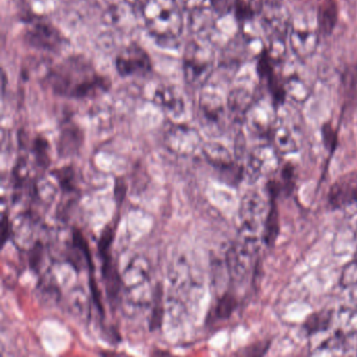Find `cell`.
Masks as SVG:
<instances>
[{"label":"cell","instance_id":"cell-2","mask_svg":"<svg viewBox=\"0 0 357 357\" xmlns=\"http://www.w3.org/2000/svg\"><path fill=\"white\" fill-rule=\"evenodd\" d=\"M143 16L148 31L156 38L174 39L183 31V15L174 0H150Z\"/></svg>","mask_w":357,"mask_h":357},{"label":"cell","instance_id":"cell-23","mask_svg":"<svg viewBox=\"0 0 357 357\" xmlns=\"http://www.w3.org/2000/svg\"><path fill=\"white\" fill-rule=\"evenodd\" d=\"M238 302L233 294H223L214 309L215 319H227L233 314L235 309L237 308Z\"/></svg>","mask_w":357,"mask_h":357},{"label":"cell","instance_id":"cell-7","mask_svg":"<svg viewBox=\"0 0 357 357\" xmlns=\"http://www.w3.org/2000/svg\"><path fill=\"white\" fill-rule=\"evenodd\" d=\"M116 70L123 77L145 76L151 72L152 64L148 54L139 45H129L116 60Z\"/></svg>","mask_w":357,"mask_h":357},{"label":"cell","instance_id":"cell-5","mask_svg":"<svg viewBox=\"0 0 357 357\" xmlns=\"http://www.w3.org/2000/svg\"><path fill=\"white\" fill-rule=\"evenodd\" d=\"M199 122L202 128L211 135H218L225 127V108L220 96L212 91H204L200 96Z\"/></svg>","mask_w":357,"mask_h":357},{"label":"cell","instance_id":"cell-10","mask_svg":"<svg viewBox=\"0 0 357 357\" xmlns=\"http://www.w3.org/2000/svg\"><path fill=\"white\" fill-rule=\"evenodd\" d=\"M328 200L334 208H344L357 202L356 173H350L335 181L330 188Z\"/></svg>","mask_w":357,"mask_h":357},{"label":"cell","instance_id":"cell-20","mask_svg":"<svg viewBox=\"0 0 357 357\" xmlns=\"http://www.w3.org/2000/svg\"><path fill=\"white\" fill-rule=\"evenodd\" d=\"M332 311L330 310H321L317 312L312 313L307 317L305 321L304 327L305 331L307 334L317 333V332L325 331L329 328L331 324Z\"/></svg>","mask_w":357,"mask_h":357},{"label":"cell","instance_id":"cell-24","mask_svg":"<svg viewBox=\"0 0 357 357\" xmlns=\"http://www.w3.org/2000/svg\"><path fill=\"white\" fill-rule=\"evenodd\" d=\"M33 154H34L35 162L40 168L45 169L51 162L50 158V145L49 142L43 137H38L33 142L32 148Z\"/></svg>","mask_w":357,"mask_h":357},{"label":"cell","instance_id":"cell-22","mask_svg":"<svg viewBox=\"0 0 357 357\" xmlns=\"http://www.w3.org/2000/svg\"><path fill=\"white\" fill-rule=\"evenodd\" d=\"M227 106L229 109L237 116L244 114L250 106V96L248 91L242 89H234L229 93Z\"/></svg>","mask_w":357,"mask_h":357},{"label":"cell","instance_id":"cell-6","mask_svg":"<svg viewBox=\"0 0 357 357\" xmlns=\"http://www.w3.org/2000/svg\"><path fill=\"white\" fill-rule=\"evenodd\" d=\"M202 152L206 162L219 171L223 181L236 183L241 179L243 169L231 160V154L225 146L210 142L202 145Z\"/></svg>","mask_w":357,"mask_h":357},{"label":"cell","instance_id":"cell-11","mask_svg":"<svg viewBox=\"0 0 357 357\" xmlns=\"http://www.w3.org/2000/svg\"><path fill=\"white\" fill-rule=\"evenodd\" d=\"M123 289L150 283V265L147 259L137 256L131 259L122 275Z\"/></svg>","mask_w":357,"mask_h":357},{"label":"cell","instance_id":"cell-33","mask_svg":"<svg viewBox=\"0 0 357 357\" xmlns=\"http://www.w3.org/2000/svg\"><path fill=\"white\" fill-rule=\"evenodd\" d=\"M174 1L178 6L179 9L190 12L200 9L204 3V0H174Z\"/></svg>","mask_w":357,"mask_h":357},{"label":"cell","instance_id":"cell-16","mask_svg":"<svg viewBox=\"0 0 357 357\" xmlns=\"http://www.w3.org/2000/svg\"><path fill=\"white\" fill-rule=\"evenodd\" d=\"M102 255H103L104 258L102 271H103L106 290H107V294L110 300L114 301L120 296L121 288L123 287L122 275H119L118 268H116L110 255H108V252Z\"/></svg>","mask_w":357,"mask_h":357},{"label":"cell","instance_id":"cell-4","mask_svg":"<svg viewBox=\"0 0 357 357\" xmlns=\"http://www.w3.org/2000/svg\"><path fill=\"white\" fill-rule=\"evenodd\" d=\"M164 143L167 149L177 156H192L202 148L199 132L183 124L171 125L165 132Z\"/></svg>","mask_w":357,"mask_h":357},{"label":"cell","instance_id":"cell-8","mask_svg":"<svg viewBox=\"0 0 357 357\" xmlns=\"http://www.w3.org/2000/svg\"><path fill=\"white\" fill-rule=\"evenodd\" d=\"M30 28L26 32V40L37 49L57 51L62 45L59 31L41 20H30Z\"/></svg>","mask_w":357,"mask_h":357},{"label":"cell","instance_id":"cell-3","mask_svg":"<svg viewBox=\"0 0 357 357\" xmlns=\"http://www.w3.org/2000/svg\"><path fill=\"white\" fill-rule=\"evenodd\" d=\"M214 52L206 43L192 40L183 57V78L190 86H204L214 70Z\"/></svg>","mask_w":357,"mask_h":357},{"label":"cell","instance_id":"cell-34","mask_svg":"<svg viewBox=\"0 0 357 357\" xmlns=\"http://www.w3.org/2000/svg\"><path fill=\"white\" fill-rule=\"evenodd\" d=\"M125 1H126L127 5L132 8L133 10L143 12V10L145 9L146 6L148 5L150 0H125Z\"/></svg>","mask_w":357,"mask_h":357},{"label":"cell","instance_id":"cell-1","mask_svg":"<svg viewBox=\"0 0 357 357\" xmlns=\"http://www.w3.org/2000/svg\"><path fill=\"white\" fill-rule=\"evenodd\" d=\"M50 86L58 95L68 98L96 97L109 89V81L100 76L84 58L70 57L50 73Z\"/></svg>","mask_w":357,"mask_h":357},{"label":"cell","instance_id":"cell-27","mask_svg":"<svg viewBox=\"0 0 357 357\" xmlns=\"http://www.w3.org/2000/svg\"><path fill=\"white\" fill-rule=\"evenodd\" d=\"M296 173H294V167L290 162H287L285 166L282 168L281 173V183L282 191L285 194H290L294 190V185H296Z\"/></svg>","mask_w":357,"mask_h":357},{"label":"cell","instance_id":"cell-19","mask_svg":"<svg viewBox=\"0 0 357 357\" xmlns=\"http://www.w3.org/2000/svg\"><path fill=\"white\" fill-rule=\"evenodd\" d=\"M37 296L45 305H55L60 300V289L51 275H45L37 286Z\"/></svg>","mask_w":357,"mask_h":357},{"label":"cell","instance_id":"cell-14","mask_svg":"<svg viewBox=\"0 0 357 357\" xmlns=\"http://www.w3.org/2000/svg\"><path fill=\"white\" fill-rule=\"evenodd\" d=\"M338 20V7L335 0H323L317 10V24L325 36L333 33Z\"/></svg>","mask_w":357,"mask_h":357},{"label":"cell","instance_id":"cell-13","mask_svg":"<svg viewBox=\"0 0 357 357\" xmlns=\"http://www.w3.org/2000/svg\"><path fill=\"white\" fill-rule=\"evenodd\" d=\"M83 143V133L77 125L68 124L62 129L58 142V151L62 158L76 153Z\"/></svg>","mask_w":357,"mask_h":357},{"label":"cell","instance_id":"cell-17","mask_svg":"<svg viewBox=\"0 0 357 357\" xmlns=\"http://www.w3.org/2000/svg\"><path fill=\"white\" fill-rule=\"evenodd\" d=\"M68 306L75 317L85 321L91 313V301L83 288H74L68 294Z\"/></svg>","mask_w":357,"mask_h":357},{"label":"cell","instance_id":"cell-32","mask_svg":"<svg viewBox=\"0 0 357 357\" xmlns=\"http://www.w3.org/2000/svg\"><path fill=\"white\" fill-rule=\"evenodd\" d=\"M235 10L238 20H248L252 15V9L244 0H236Z\"/></svg>","mask_w":357,"mask_h":357},{"label":"cell","instance_id":"cell-30","mask_svg":"<svg viewBox=\"0 0 357 357\" xmlns=\"http://www.w3.org/2000/svg\"><path fill=\"white\" fill-rule=\"evenodd\" d=\"M13 235V223L10 221L9 216L7 214H3V218H1V240H3V243H7L8 240L11 239Z\"/></svg>","mask_w":357,"mask_h":357},{"label":"cell","instance_id":"cell-28","mask_svg":"<svg viewBox=\"0 0 357 357\" xmlns=\"http://www.w3.org/2000/svg\"><path fill=\"white\" fill-rule=\"evenodd\" d=\"M45 260V248L40 242H35L30 250V266L33 271H39Z\"/></svg>","mask_w":357,"mask_h":357},{"label":"cell","instance_id":"cell-26","mask_svg":"<svg viewBox=\"0 0 357 357\" xmlns=\"http://www.w3.org/2000/svg\"><path fill=\"white\" fill-rule=\"evenodd\" d=\"M54 176L59 181L60 188L66 194H74L77 191L76 173L70 167L56 170L53 172Z\"/></svg>","mask_w":357,"mask_h":357},{"label":"cell","instance_id":"cell-18","mask_svg":"<svg viewBox=\"0 0 357 357\" xmlns=\"http://www.w3.org/2000/svg\"><path fill=\"white\" fill-rule=\"evenodd\" d=\"M275 198H271V206L264 223V242L271 248L275 245L280 233V216Z\"/></svg>","mask_w":357,"mask_h":357},{"label":"cell","instance_id":"cell-9","mask_svg":"<svg viewBox=\"0 0 357 357\" xmlns=\"http://www.w3.org/2000/svg\"><path fill=\"white\" fill-rule=\"evenodd\" d=\"M154 290L150 283L123 289L121 306L125 317H135L145 312L153 302Z\"/></svg>","mask_w":357,"mask_h":357},{"label":"cell","instance_id":"cell-25","mask_svg":"<svg viewBox=\"0 0 357 357\" xmlns=\"http://www.w3.org/2000/svg\"><path fill=\"white\" fill-rule=\"evenodd\" d=\"M342 85L347 101L357 104V63L347 70Z\"/></svg>","mask_w":357,"mask_h":357},{"label":"cell","instance_id":"cell-12","mask_svg":"<svg viewBox=\"0 0 357 357\" xmlns=\"http://www.w3.org/2000/svg\"><path fill=\"white\" fill-rule=\"evenodd\" d=\"M153 101L169 116H179L185 112V100L176 87L170 85H162L158 87L154 93Z\"/></svg>","mask_w":357,"mask_h":357},{"label":"cell","instance_id":"cell-31","mask_svg":"<svg viewBox=\"0 0 357 357\" xmlns=\"http://www.w3.org/2000/svg\"><path fill=\"white\" fill-rule=\"evenodd\" d=\"M269 344H271L269 342H257V344L248 347L242 354L252 355V356H261V355L265 354L266 351L268 350Z\"/></svg>","mask_w":357,"mask_h":357},{"label":"cell","instance_id":"cell-15","mask_svg":"<svg viewBox=\"0 0 357 357\" xmlns=\"http://www.w3.org/2000/svg\"><path fill=\"white\" fill-rule=\"evenodd\" d=\"M257 72H258L260 78L265 79L271 95L273 96V100L278 103H282L285 98V91L282 89L281 84L278 81L275 73H273V66L271 64L268 56L266 53H263L257 64Z\"/></svg>","mask_w":357,"mask_h":357},{"label":"cell","instance_id":"cell-29","mask_svg":"<svg viewBox=\"0 0 357 357\" xmlns=\"http://www.w3.org/2000/svg\"><path fill=\"white\" fill-rule=\"evenodd\" d=\"M321 135H323V142L326 149L333 152L337 146V133L334 130L331 124L327 123L321 127Z\"/></svg>","mask_w":357,"mask_h":357},{"label":"cell","instance_id":"cell-21","mask_svg":"<svg viewBox=\"0 0 357 357\" xmlns=\"http://www.w3.org/2000/svg\"><path fill=\"white\" fill-rule=\"evenodd\" d=\"M164 319V303H162V285L158 284L154 289L153 302L151 305V317H150V330L158 329Z\"/></svg>","mask_w":357,"mask_h":357}]
</instances>
